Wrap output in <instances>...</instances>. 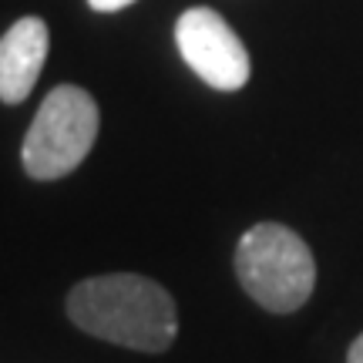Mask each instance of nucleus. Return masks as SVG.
Returning a JSON list of instances; mask_svg holds the SVG:
<instances>
[{
	"label": "nucleus",
	"instance_id": "1",
	"mask_svg": "<svg viewBox=\"0 0 363 363\" xmlns=\"http://www.w3.org/2000/svg\"><path fill=\"white\" fill-rule=\"evenodd\" d=\"M67 316L88 337L142 353H165L179 333L169 289L135 272H108L78 283L67 296Z\"/></svg>",
	"mask_w": 363,
	"mask_h": 363
},
{
	"label": "nucleus",
	"instance_id": "3",
	"mask_svg": "<svg viewBox=\"0 0 363 363\" xmlns=\"http://www.w3.org/2000/svg\"><path fill=\"white\" fill-rule=\"evenodd\" d=\"M98 101L78 84H57L40 101L38 115L27 128L24 172L38 182L65 179L88 158L91 145L98 142Z\"/></svg>",
	"mask_w": 363,
	"mask_h": 363
},
{
	"label": "nucleus",
	"instance_id": "2",
	"mask_svg": "<svg viewBox=\"0 0 363 363\" xmlns=\"http://www.w3.org/2000/svg\"><path fill=\"white\" fill-rule=\"evenodd\" d=\"M235 276L262 310L293 313L313 296L316 262L293 229L259 222L235 246Z\"/></svg>",
	"mask_w": 363,
	"mask_h": 363
},
{
	"label": "nucleus",
	"instance_id": "4",
	"mask_svg": "<svg viewBox=\"0 0 363 363\" xmlns=\"http://www.w3.org/2000/svg\"><path fill=\"white\" fill-rule=\"evenodd\" d=\"M175 44L182 61L192 67L208 88L239 91L249 81V51L229 21L212 7H189L175 21Z\"/></svg>",
	"mask_w": 363,
	"mask_h": 363
},
{
	"label": "nucleus",
	"instance_id": "5",
	"mask_svg": "<svg viewBox=\"0 0 363 363\" xmlns=\"http://www.w3.org/2000/svg\"><path fill=\"white\" fill-rule=\"evenodd\" d=\"M48 24L40 17H21L0 38V101L21 104L34 91L38 74L48 61Z\"/></svg>",
	"mask_w": 363,
	"mask_h": 363
},
{
	"label": "nucleus",
	"instance_id": "7",
	"mask_svg": "<svg viewBox=\"0 0 363 363\" xmlns=\"http://www.w3.org/2000/svg\"><path fill=\"white\" fill-rule=\"evenodd\" d=\"M347 363H363V333L350 343V350H347Z\"/></svg>",
	"mask_w": 363,
	"mask_h": 363
},
{
	"label": "nucleus",
	"instance_id": "6",
	"mask_svg": "<svg viewBox=\"0 0 363 363\" xmlns=\"http://www.w3.org/2000/svg\"><path fill=\"white\" fill-rule=\"evenodd\" d=\"M88 4H91V11H98V13H115V11H125L135 0H88Z\"/></svg>",
	"mask_w": 363,
	"mask_h": 363
}]
</instances>
